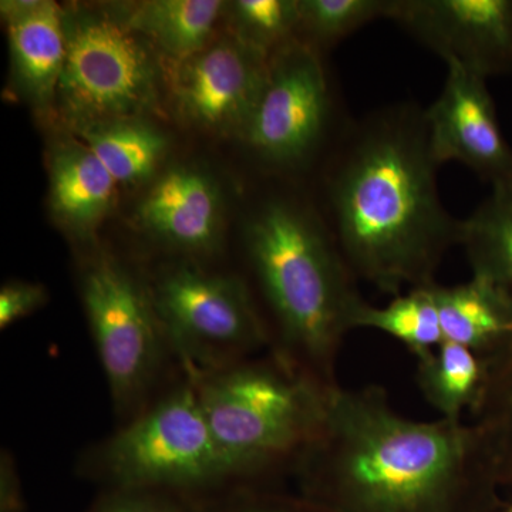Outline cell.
<instances>
[{
  "label": "cell",
  "instance_id": "obj_26",
  "mask_svg": "<svg viewBox=\"0 0 512 512\" xmlns=\"http://www.w3.org/2000/svg\"><path fill=\"white\" fill-rule=\"evenodd\" d=\"M2 511H16L18 507V477H16L15 464L9 454H2Z\"/></svg>",
  "mask_w": 512,
  "mask_h": 512
},
{
  "label": "cell",
  "instance_id": "obj_5",
  "mask_svg": "<svg viewBox=\"0 0 512 512\" xmlns=\"http://www.w3.org/2000/svg\"><path fill=\"white\" fill-rule=\"evenodd\" d=\"M63 25L66 62L56 110L72 131L160 111L163 59L113 6H67Z\"/></svg>",
  "mask_w": 512,
  "mask_h": 512
},
{
  "label": "cell",
  "instance_id": "obj_20",
  "mask_svg": "<svg viewBox=\"0 0 512 512\" xmlns=\"http://www.w3.org/2000/svg\"><path fill=\"white\" fill-rule=\"evenodd\" d=\"M460 245L473 276L512 292V184L491 188L473 214L461 220Z\"/></svg>",
  "mask_w": 512,
  "mask_h": 512
},
{
  "label": "cell",
  "instance_id": "obj_24",
  "mask_svg": "<svg viewBox=\"0 0 512 512\" xmlns=\"http://www.w3.org/2000/svg\"><path fill=\"white\" fill-rule=\"evenodd\" d=\"M394 0H299V40L325 52L376 20H389Z\"/></svg>",
  "mask_w": 512,
  "mask_h": 512
},
{
  "label": "cell",
  "instance_id": "obj_18",
  "mask_svg": "<svg viewBox=\"0 0 512 512\" xmlns=\"http://www.w3.org/2000/svg\"><path fill=\"white\" fill-rule=\"evenodd\" d=\"M117 185L146 183L167 153L168 138L147 119H120L74 130Z\"/></svg>",
  "mask_w": 512,
  "mask_h": 512
},
{
  "label": "cell",
  "instance_id": "obj_7",
  "mask_svg": "<svg viewBox=\"0 0 512 512\" xmlns=\"http://www.w3.org/2000/svg\"><path fill=\"white\" fill-rule=\"evenodd\" d=\"M148 289L168 346L197 379L271 345L264 315L238 276L181 262L161 272Z\"/></svg>",
  "mask_w": 512,
  "mask_h": 512
},
{
  "label": "cell",
  "instance_id": "obj_17",
  "mask_svg": "<svg viewBox=\"0 0 512 512\" xmlns=\"http://www.w3.org/2000/svg\"><path fill=\"white\" fill-rule=\"evenodd\" d=\"M225 5L221 0H147L113 8L161 59L181 60L214 42Z\"/></svg>",
  "mask_w": 512,
  "mask_h": 512
},
{
  "label": "cell",
  "instance_id": "obj_1",
  "mask_svg": "<svg viewBox=\"0 0 512 512\" xmlns=\"http://www.w3.org/2000/svg\"><path fill=\"white\" fill-rule=\"evenodd\" d=\"M440 167L420 104L349 121L320 167L318 208L357 281L393 296L436 282L461 231L441 201Z\"/></svg>",
  "mask_w": 512,
  "mask_h": 512
},
{
  "label": "cell",
  "instance_id": "obj_29",
  "mask_svg": "<svg viewBox=\"0 0 512 512\" xmlns=\"http://www.w3.org/2000/svg\"><path fill=\"white\" fill-rule=\"evenodd\" d=\"M505 512H512V507L508 508V510Z\"/></svg>",
  "mask_w": 512,
  "mask_h": 512
},
{
  "label": "cell",
  "instance_id": "obj_4",
  "mask_svg": "<svg viewBox=\"0 0 512 512\" xmlns=\"http://www.w3.org/2000/svg\"><path fill=\"white\" fill-rule=\"evenodd\" d=\"M198 396L231 476L301 461L322 430L333 389L272 355L198 377Z\"/></svg>",
  "mask_w": 512,
  "mask_h": 512
},
{
  "label": "cell",
  "instance_id": "obj_13",
  "mask_svg": "<svg viewBox=\"0 0 512 512\" xmlns=\"http://www.w3.org/2000/svg\"><path fill=\"white\" fill-rule=\"evenodd\" d=\"M224 218L220 185L207 171L191 165H174L158 175L136 208L141 231L187 255L214 252Z\"/></svg>",
  "mask_w": 512,
  "mask_h": 512
},
{
  "label": "cell",
  "instance_id": "obj_19",
  "mask_svg": "<svg viewBox=\"0 0 512 512\" xmlns=\"http://www.w3.org/2000/svg\"><path fill=\"white\" fill-rule=\"evenodd\" d=\"M487 362L458 343H443L417 359L416 380L421 394L441 419L463 421L473 413L483 394Z\"/></svg>",
  "mask_w": 512,
  "mask_h": 512
},
{
  "label": "cell",
  "instance_id": "obj_2",
  "mask_svg": "<svg viewBox=\"0 0 512 512\" xmlns=\"http://www.w3.org/2000/svg\"><path fill=\"white\" fill-rule=\"evenodd\" d=\"M299 463L340 512H467L497 484L473 423L409 419L380 386L333 389Z\"/></svg>",
  "mask_w": 512,
  "mask_h": 512
},
{
  "label": "cell",
  "instance_id": "obj_8",
  "mask_svg": "<svg viewBox=\"0 0 512 512\" xmlns=\"http://www.w3.org/2000/svg\"><path fill=\"white\" fill-rule=\"evenodd\" d=\"M101 473L128 490L200 487L231 476L195 383L178 387L100 448Z\"/></svg>",
  "mask_w": 512,
  "mask_h": 512
},
{
  "label": "cell",
  "instance_id": "obj_3",
  "mask_svg": "<svg viewBox=\"0 0 512 512\" xmlns=\"http://www.w3.org/2000/svg\"><path fill=\"white\" fill-rule=\"evenodd\" d=\"M242 242L268 309L274 355L338 387L343 339L367 301L318 204L296 192H269L245 215Z\"/></svg>",
  "mask_w": 512,
  "mask_h": 512
},
{
  "label": "cell",
  "instance_id": "obj_14",
  "mask_svg": "<svg viewBox=\"0 0 512 512\" xmlns=\"http://www.w3.org/2000/svg\"><path fill=\"white\" fill-rule=\"evenodd\" d=\"M10 69L19 96L40 113L56 109L66 62L63 8L52 0H3Z\"/></svg>",
  "mask_w": 512,
  "mask_h": 512
},
{
  "label": "cell",
  "instance_id": "obj_28",
  "mask_svg": "<svg viewBox=\"0 0 512 512\" xmlns=\"http://www.w3.org/2000/svg\"><path fill=\"white\" fill-rule=\"evenodd\" d=\"M245 512H298L293 510H288V508H278V507H262V508H254V510H249Z\"/></svg>",
  "mask_w": 512,
  "mask_h": 512
},
{
  "label": "cell",
  "instance_id": "obj_11",
  "mask_svg": "<svg viewBox=\"0 0 512 512\" xmlns=\"http://www.w3.org/2000/svg\"><path fill=\"white\" fill-rule=\"evenodd\" d=\"M389 20L446 64L512 74V0H394Z\"/></svg>",
  "mask_w": 512,
  "mask_h": 512
},
{
  "label": "cell",
  "instance_id": "obj_25",
  "mask_svg": "<svg viewBox=\"0 0 512 512\" xmlns=\"http://www.w3.org/2000/svg\"><path fill=\"white\" fill-rule=\"evenodd\" d=\"M47 292L42 285L32 282H8L0 289V326L9 328L12 323L26 318L45 305Z\"/></svg>",
  "mask_w": 512,
  "mask_h": 512
},
{
  "label": "cell",
  "instance_id": "obj_23",
  "mask_svg": "<svg viewBox=\"0 0 512 512\" xmlns=\"http://www.w3.org/2000/svg\"><path fill=\"white\" fill-rule=\"evenodd\" d=\"M224 18L229 35L266 57L299 40V0H234Z\"/></svg>",
  "mask_w": 512,
  "mask_h": 512
},
{
  "label": "cell",
  "instance_id": "obj_15",
  "mask_svg": "<svg viewBox=\"0 0 512 512\" xmlns=\"http://www.w3.org/2000/svg\"><path fill=\"white\" fill-rule=\"evenodd\" d=\"M50 210L64 229L87 238L113 207L117 183L82 141H60L49 160Z\"/></svg>",
  "mask_w": 512,
  "mask_h": 512
},
{
  "label": "cell",
  "instance_id": "obj_6",
  "mask_svg": "<svg viewBox=\"0 0 512 512\" xmlns=\"http://www.w3.org/2000/svg\"><path fill=\"white\" fill-rule=\"evenodd\" d=\"M350 120L322 53L295 40L269 57L239 143L265 171L291 178L322 167Z\"/></svg>",
  "mask_w": 512,
  "mask_h": 512
},
{
  "label": "cell",
  "instance_id": "obj_9",
  "mask_svg": "<svg viewBox=\"0 0 512 512\" xmlns=\"http://www.w3.org/2000/svg\"><path fill=\"white\" fill-rule=\"evenodd\" d=\"M80 285L111 397L126 412L146 396L168 346L150 289L104 255L84 266Z\"/></svg>",
  "mask_w": 512,
  "mask_h": 512
},
{
  "label": "cell",
  "instance_id": "obj_10",
  "mask_svg": "<svg viewBox=\"0 0 512 512\" xmlns=\"http://www.w3.org/2000/svg\"><path fill=\"white\" fill-rule=\"evenodd\" d=\"M269 57L234 36L201 52L164 60V97L185 126L241 140L264 87Z\"/></svg>",
  "mask_w": 512,
  "mask_h": 512
},
{
  "label": "cell",
  "instance_id": "obj_22",
  "mask_svg": "<svg viewBox=\"0 0 512 512\" xmlns=\"http://www.w3.org/2000/svg\"><path fill=\"white\" fill-rule=\"evenodd\" d=\"M433 284L400 293L383 308L366 302L357 312L355 328L386 333L416 359L429 355L444 342Z\"/></svg>",
  "mask_w": 512,
  "mask_h": 512
},
{
  "label": "cell",
  "instance_id": "obj_27",
  "mask_svg": "<svg viewBox=\"0 0 512 512\" xmlns=\"http://www.w3.org/2000/svg\"><path fill=\"white\" fill-rule=\"evenodd\" d=\"M100 512H178L167 504L156 503L146 498H123L107 505Z\"/></svg>",
  "mask_w": 512,
  "mask_h": 512
},
{
  "label": "cell",
  "instance_id": "obj_12",
  "mask_svg": "<svg viewBox=\"0 0 512 512\" xmlns=\"http://www.w3.org/2000/svg\"><path fill=\"white\" fill-rule=\"evenodd\" d=\"M424 111L437 163L466 165L491 188L512 184V148L503 136L487 79L447 64L443 90Z\"/></svg>",
  "mask_w": 512,
  "mask_h": 512
},
{
  "label": "cell",
  "instance_id": "obj_16",
  "mask_svg": "<svg viewBox=\"0 0 512 512\" xmlns=\"http://www.w3.org/2000/svg\"><path fill=\"white\" fill-rule=\"evenodd\" d=\"M433 293L447 342L487 359L512 338V292L503 286L471 275L453 286L434 282Z\"/></svg>",
  "mask_w": 512,
  "mask_h": 512
},
{
  "label": "cell",
  "instance_id": "obj_21",
  "mask_svg": "<svg viewBox=\"0 0 512 512\" xmlns=\"http://www.w3.org/2000/svg\"><path fill=\"white\" fill-rule=\"evenodd\" d=\"M483 394L471 413L495 481L512 484V338L487 359Z\"/></svg>",
  "mask_w": 512,
  "mask_h": 512
}]
</instances>
